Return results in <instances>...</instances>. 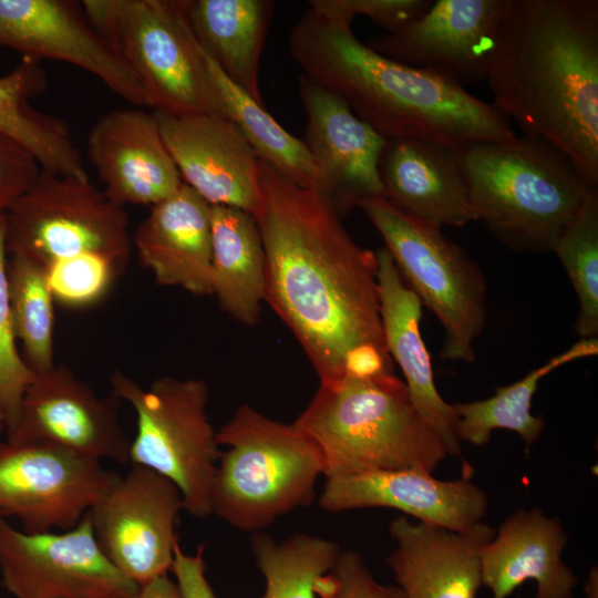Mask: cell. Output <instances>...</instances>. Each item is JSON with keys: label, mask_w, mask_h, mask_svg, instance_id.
Masks as SVG:
<instances>
[{"label": "cell", "mask_w": 598, "mask_h": 598, "mask_svg": "<svg viewBox=\"0 0 598 598\" xmlns=\"http://www.w3.org/2000/svg\"><path fill=\"white\" fill-rule=\"evenodd\" d=\"M210 210L212 205L184 183L174 195L151 206L132 245L158 285L212 295Z\"/></svg>", "instance_id": "25"}, {"label": "cell", "mask_w": 598, "mask_h": 598, "mask_svg": "<svg viewBox=\"0 0 598 598\" xmlns=\"http://www.w3.org/2000/svg\"><path fill=\"white\" fill-rule=\"evenodd\" d=\"M288 43L302 74L342 99L386 140L460 150L517 136L492 103L443 73L379 54L354 35L348 21L309 9L291 29Z\"/></svg>", "instance_id": "3"}, {"label": "cell", "mask_w": 598, "mask_h": 598, "mask_svg": "<svg viewBox=\"0 0 598 598\" xmlns=\"http://www.w3.org/2000/svg\"><path fill=\"white\" fill-rule=\"evenodd\" d=\"M476 220L515 251L553 252L591 187L560 150L525 135L457 150Z\"/></svg>", "instance_id": "5"}, {"label": "cell", "mask_w": 598, "mask_h": 598, "mask_svg": "<svg viewBox=\"0 0 598 598\" xmlns=\"http://www.w3.org/2000/svg\"><path fill=\"white\" fill-rule=\"evenodd\" d=\"M7 274L12 326L23 359L34 373L45 371L55 364L54 298L45 272L25 258L11 256Z\"/></svg>", "instance_id": "32"}, {"label": "cell", "mask_w": 598, "mask_h": 598, "mask_svg": "<svg viewBox=\"0 0 598 598\" xmlns=\"http://www.w3.org/2000/svg\"><path fill=\"white\" fill-rule=\"evenodd\" d=\"M306 113L303 143L320 175V192L350 208L364 198L383 197L379 162L386 143L334 93L305 74L298 76Z\"/></svg>", "instance_id": "18"}, {"label": "cell", "mask_w": 598, "mask_h": 598, "mask_svg": "<svg viewBox=\"0 0 598 598\" xmlns=\"http://www.w3.org/2000/svg\"><path fill=\"white\" fill-rule=\"evenodd\" d=\"M319 505L331 513L394 508L422 523L466 532L484 518L488 496L468 476L441 481L432 473L411 468L328 478Z\"/></svg>", "instance_id": "20"}, {"label": "cell", "mask_w": 598, "mask_h": 598, "mask_svg": "<svg viewBox=\"0 0 598 598\" xmlns=\"http://www.w3.org/2000/svg\"><path fill=\"white\" fill-rule=\"evenodd\" d=\"M7 251L45 272L58 299L94 300L125 271L128 216L89 178L41 169L6 213Z\"/></svg>", "instance_id": "4"}, {"label": "cell", "mask_w": 598, "mask_h": 598, "mask_svg": "<svg viewBox=\"0 0 598 598\" xmlns=\"http://www.w3.org/2000/svg\"><path fill=\"white\" fill-rule=\"evenodd\" d=\"M506 0H435L401 30L369 39L379 54L399 63L430 69L455 81L486 76Z\"/></svg>", "instance_id": "15"}, {"label": "cell", "mask_w": 598, "mask_h": 598, "mask_svg": "<svg viewBox=\"0 0 598 598\" xmlns=\"http://www.w3.org/2000/svg\"><path fill=\"white\" fill-rule=\"evenodd\" d=\"M1 585L13 598H137L103 554L87 516L63 532L27 533L0 516Z\"/></svg>", "instance_id": "12"}, {"label": "cell", "mask_w": 598, "mask_h": 598, "mask_svg": "<svg viewBox=\"0 0 598 598\" xmlns=\"http://www.w3.org/2000/svg\"><path fill=\"white\" fill-rule=\"evenodd\" d=\"M48 84V74L40 62L23 58L11 72L0 76V132L25 147L41 169L89 178L65 123L39 112L30 103Z\"/></svg>", "instance_id": "28"}, {"label": "cell", "mask_w": 598, "mask_h": 598, "mask_svg": "<svg viewBox=\"0 0 598 598\" xmlns=\"http://www.w3.org/2000/svg\"><path fill=\"white\" fill-rule=\"evenodd\" d=\"M220 452L210 492L212 514L257 533L315 499L323 475L316 445L293 423L269 419L248 404L216 433Z\"/></svg>", "instance_id": "7"}, {"label": "cell", "mask_w": 598, "mask_h": 598, "mask_svg": "<svg viewBox=\"0 0 598 598\" xmlns=\"http://www.w3.org/2000/svg\"><path fill=\"white\" fill-rule=\"evenodd\" d=\"M7 223L0 216V411L9 435L16 429L22 400L34 372L17 347L10 311L7 274Z\"/></svg>", "instance_id": "34"}, {"label": "cell", "mask_w": 598, "mask_h": 598, "mask_svg": "<svg viewBox=\"0 0 598 598\" xmlns=\"http://www.w3.org/2000/svg\"><path fill=\"white\" fill-rule=\"evenodd\" d=\"M250 547L266 584L262 598H317L319 578L341 551L336 542L309 534H295L278 543L257 532Z\"/></svg>", "instance_id": "31"}, {"label": "cell", "mask_w": 598, "mask_h": 598, "mask_svg": "<svg viewBox=\"0 0 598 598\" xmlns=\"http://www.w3.org/2000/svg\"><path fill=\"white\" fill-rule=\"evenodd\" d=\"M203 53L226 117L239 130L258 158L293 183L320 192L319 171L303 141L287 132L264 105L229 81Z\"/></svg>", "instance_id": "30"}, {"label": "cell", "mask_w": 598, "mask_h": 598, "mask_svg": "<svg viewBox=\"0 0 598 598\" xmlns=\"http://www.w3.org/2000/svg\"><path fill=\"white\" fill-rule=\"evenodd\" d=\"M396 546L385 558L404 598H476L482 586L481 550L496 530L481 522L466 532L393 519Z\"/></svg>", "instance_id": "21"}, {"label": "cell", "mask_w": 598, "mask_h": 598, "mask_svg": "<svg viewBox=\"0 0 598 598\" xmlns=\"http://www.w3.org/2000/svg\"><path fill=\"white\" fill-rule=\"evenodd\" d=\"M81 3L92 25L138 79L153 111L226 117L181 0Z\"/></svg>", "instance_id": "8"}, {"label": "cell", "mask_w": 598, "mask_h": 598, "mask_svg": "<svg viewBox=\"0 0 598 598\" xmlns=\"http://www.w3.org/2000/svg\"><path fill=\"white\" fill-rule=\"evenodd\" d=\"M181 509L182 495L172 481L132 465L86 516L103 554L141 587L171 570Z\"/></svg>", "instance_id": "13"}, {"label": "cell", "mask_w": 598, "mask_h": 598, "mask_svg": "<svg viewBox=\"0 0 598 598\" xmlns=\"http://www.w3.org/2000/svg\"><path fill=\"white\" fill-rule=\"evenodd\" d=\"M212 295L246 326H256L264 301L265 257L254 216L243 209L212 205Z\"/></svg>", "instance_id": "27"}, {"label": "cell", "mask_w": 598, "mask_h": 598, "mask_svg": "<svg viewBox=\"0 0 598 598\" xmlns=\"http://www.w3.org/2000/svg\"><path fill=\"white\" fill-rule=\"evenodd\" d=\"M485 80L509 122L598 188L597 0H506Z\"/></svg>", "instance_id": "2"}, {"label": "cell", "mask_w": 598, "mask_h": 598, "mask_svg": "<svg viewBox=\"0 0 598 598\" xmlns=\"http://www.w3.org/2000/svg\"><path fill=\"white\" fill-rule=\"evenodd\" d=\"M110 383L111 394L128 402L136 414L128 463L172 481L190 515H212L210 492L220 451L206 412V383L162 377L143 389L118 370Z\"/></svg>", "instance_id": "10"}, {"label": "cell", "mask_w": 598, "mask_h": 598, "mask_svg": "<svg viewBox=\"0 0 598 598\" xmlns=\"http://www.w3.org/2000/svg\"><path fill=\"white\" fill-rule=\"evenodd\" d=\"M568 542L560 520L539 508L514 511L481 550L482 586L508 598L534 579L535 598H573L579 579L561 560Z\"/></svg>", "instance_id": "23"}, {"label": "cell", "mask_w": 598, "mask_h": 598, "mask_svg": "<svg viewBox=\"0 0 598 598\" xmlns=\"http://www.w3.org/2000/svg\"><path fill=\"white\" fill-rule=\"evenodd\" d=\"M380 315L386 350L399 364L410 401L440 435L447 454L462 456L454 404L439 393L431 359L421 337L422 302L404 282L389 250L375 251Z\"/></svg>", "instance_id": "24"}, {"label": "cell", "mask_w": 598, "mask_h": 598, "mask_svg": "<svg viewBox=\"0 0 598 598\" xmlns=\"http://www.w3.org/2000/svg\"><path fill=\"white\" fill-rule=\"evenodd\" d=\"M6 431V423H4V417H3V414L2 412L0 411V435L1 433Z\"/></svg>", "instance_id": "41"}, {"label": "cell", "mask_w": 598, "mask_h": 598, "mask_svg": "<svg viewBox=\"0 0 598 598\" xmlns=\"http://www.w3.org/2000/svg\"><path fill=\"white\" fill-rule=\"evenodd\" d=\"M101 460L49 441L0 442V516L27 533L69 530L120 478Z\"/></svg>", "instance_id": "11"}, {"label": "cell", "mask_w": 598, "mask_h": 598, "mask_svg": "<svg viewBox=\"0 0 598 598\" xmlns=\"http://www.w3.org/2000/svg\"><path fill=\"white\" fill-rule=\"evenodd\" d=\"M320 598H404L396 585L380 584L355 550H341L316 586Z\"/></svg>", "instance_id": "35"}, {"label": "cell", "mask_w": 598, "mask_h": 598, "mask_svg": "<svg viewBox=\"0 0 598 598\" xmlns=\"http://www.w3.org/2000/svg\"><path fill=\"white\" fill-rule=\"evenodd\" d=\"M203 554L204 546H199L195 555L184 553L179 543L175 546L171 571L182 598H217L205 575Z\"/></svg>", "instance_id": "38"}, {"label": "cell", "mask_w": 598, "mask_h": 598, "mask_svg": "<svg viewBox=\"0 0 598 598\" xmlns=\"http://www.w3.org/2000/svg\"><path fill=\"white\" fill-rule=\"evenodd\" d=\"M382 236L404 282L441 322V359L473 362L486 324V281L477 265L442 229L395 208L384 197L355 204Z\"/></svg>", "instance_id": "9"}, {"label": "cell", "mask_w": 598, "mask_h": 598, "mask_svg": "<svg viewBox=\"0 0 598 598\" xmlns=\"http://www.w3.org/2000/svg\"><path fill=\"white\" fill-rule=\"evenodd\" d=\"M87 157L113 204L153 206L183 185L154 113L117 109L101 116L87 136Z\"/></svg>", "instance_id": "19"}, {"label": "cell", "mask_w": 598, "mask_h": 598, "mask_svg": "<svg viewBox=\"0 0 598 598\" xmlns=\"http://www.w3.org/2000/svg\"><path fill=\"white\" fill-rule=\"evenodd\" d=\"M41 172L35 157L0 132V216L30 187Z\"/></svg>", "instance_id": "37"}, {"label": "cell", "mask_w": 598, "mask_h": 598, "mask_svg": "<svg viewBox=\"0 0 598 598\" xmlns=\"http://www.w3.org/2000/svg\"><path fill=\"white\" fill-rule=\"evenodd\" d=\"M293 424L318 448L326 480L411 468L433 474L448 455L394 373L320 384Z\"/></svg>", "instance_id": "6"}, {"label": "cell", "mask_w": 598, "mask_h": 598, "mask_svg": "<svg viewBox=\"0 0 598 598\" xmlns=\"http://www.w3.org/2000/svg\"><path fill=\"white\" fill-rule=\"evenodd\" d=\"M200 49L225 76L264 105L259 62L274 12L269 0H181Z\"/></svg>", "instance_id": "26"}, {"label": "cell", "mask_w": 598, "mask_h": 598, "mask_svg": "<svg viewBox=\"0 0 598 598\" xmlns=\"http://www.w3.org/2000/svg\"><path fill=\"white\" fill-rule=\"evenodd\" d=\"M553 252L559 258L577 293L575 330L580 339L598 336V188L588 194L563 231Z\"/></svg>", "instance_id": "33"}, {"label": "cell", "mask_w": 598, "mask_h": 598, "mask_svg": "<svg viewBox=\"0 0 598 598\" xmlns=\"http://www.w3.org/2000/svg\"><path fill=\"white\" fill-rule=\"evenodd\" d=\"M252 214L265 257L264 301L291 330L320 384L393 373L375 252L358 245L321 192L259 161Z\"/></svg>", "instance_id": "1"}, {"label": "cell", "mask_w": 598, "mask_h": 598, "mask_svg": "<svg viewBox=\"0 0 598 598\" xmlns=\"http://www.w3.org/2000/svg\"><path fill=\"white\" fill-rule=\"evenodd\" d=\"M432 0H311L310 9L329 18L352 23L362 16L385 29L396 32L419 18Z\"/></svg>", "instance_id": "36"}, {"label": "cell", "mask_w": 598, "mask_h": 598, "mask_svg": "<svg viewBox=\"0 0 598 598\" xmlns=\"http://www.w3.org/2000/svg\"><path fill=\"white\" fill-rule=\"evenodd\" d=\"M137 598H182V596L177 585L164 575L141 586Z\"/></svg>", "instance_id": "39"}, {"label": "cell", "mask_w": 598, "mask_h": 598, "mask_svg": "<svg viewBox=\"0 0 598 598\" xmlns=\"http://www.w3.org/2000/svg\"><path fill=\"white\" fill-rule=\"evenodd\" d=\"M597 353V338L580 339L517 382L497 386L494 395L485 400L454 404L457 439L461 443L482 446L489 442L494 430L504 429L517 433L528 453L545 427L544 417L535 416L530 412L533 396L540 380L567 363Z\"/></svg>", "instance_id": "29"}, {"label": "cell", "mask_w": 598, "mask_h": 598, "mask_svg": "<svg viewBox=\"0 0 598 598\" xmlns=\"http://www.w3.org/2000/svg\"><path fill=\"white\" fill-rule=\"evenodd\" d=\"M586 598H598V568L592 567L584 587Z\"/></svg>", "instance_id": "40"}, {"label": "cell", "mask_w": 598, "mask_h": 598, "mask_svg": "<svg viewBox=\"0 0 598 598\" xmlns=\"http://www.w3.org/2000/svg\"><path fill=\"white\" fill-rule=\"evenodd\" d=\"M383 197L433 227L476 220L457 150L420 140H386L379 162Z\"/></svg>", "instance_id": "22"}, {"label": "cell", "mask_w": 598, "mask_h": 598, "mask_svg": "<svg viewBox=\"0 0 598 598\" xmlns=\"http://www.w3.org/2000/svg\"><path fill=\"white\" fill-rule=\"evenodd\" d=\"M182 181L210 205L254 214L260 198L259 158L226 117L153 111Z\"/></svg>", "instance_id": "17"}, {"label": "cell", "mask_w": 598, "mask_h": 598, "mask_svg": "<svg viewBox=\"0 0 598 598\" xmlns=\"http://www.w3.org/2000/svg\"><path fill=\"white\" fill-rule=\"evenodd\" d=\"M0 45L23 59L79 66L127 102L151 107L138 79L92 25L80 2L0 0Z\"/></svg>", "instance_id": "14"}, {"label": "cell", "mask_w": 598, "mask_h": 598, "mask_svg": "<svg viewBox=\"0 0 598 598\" xmlns=\"http://www.w3.org/2000/svg\"><path fill=\"white\" fill-rule=\"evenodd\" d=\"M10 441H49L97 460L128 463L131 441L118 417V399L101 398L69 368L34 373Z\"/></svg>", "instance_id": "16"}]
</instances>
